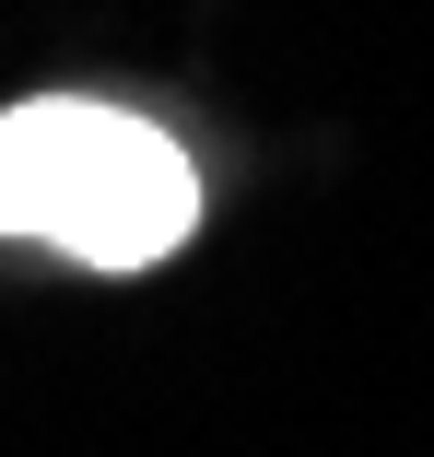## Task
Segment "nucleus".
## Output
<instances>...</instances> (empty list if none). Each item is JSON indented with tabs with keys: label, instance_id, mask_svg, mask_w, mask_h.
<instances>
[{
	"label": "nucleus",
	"instance_id": "1",
	"mask_svg": "<svg viewBox=\"0 0 434 457\" xmlns=\"http://www.w3.org/2000/svg\"><path fill=\"white\" fill-rule=\"evenodd\" d=\"M200 223V176L129 106L95 95H36L0 118V235L59 246L82 270H153Z\"/></svg>",
	"mask_w": 434,
	"mask_h": 457
}]
</instances>
